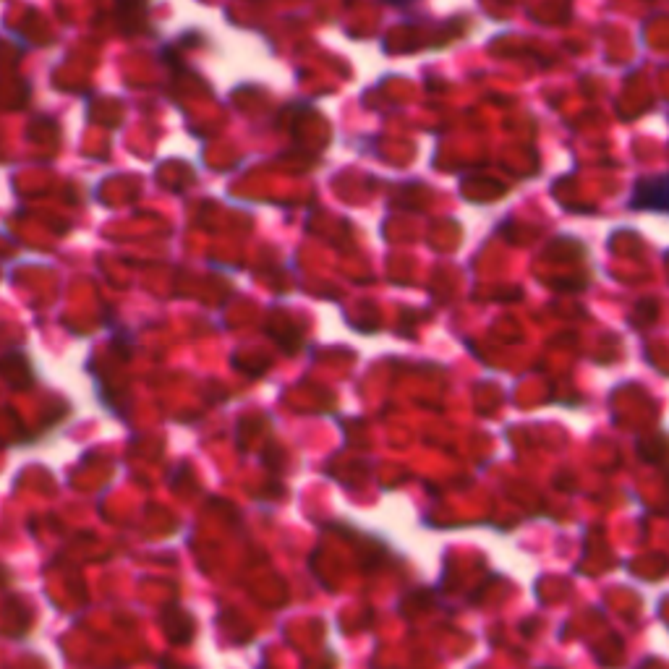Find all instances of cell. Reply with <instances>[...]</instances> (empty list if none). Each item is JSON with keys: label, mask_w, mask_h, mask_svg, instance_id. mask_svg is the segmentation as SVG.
Masks as SVG:
<instances>
[{"label": "cell", "mask_w": 669, "mask_h": 669, "mask_svg": "<svg viewBox=\"0 0 669 669\" xmlns=\"http://www.w3.org/2000/svg\"><path fill=\"white\" fill-rule=\"evenodd\" d=\"M654 194L659 196H667L664 194V178H649V181H641L636 186V194H633V199H630V204H633V210H664V204L659 202V199H654Z\"/></svg>", "instance_id": "6da1fadb"}]
</instances>
